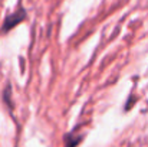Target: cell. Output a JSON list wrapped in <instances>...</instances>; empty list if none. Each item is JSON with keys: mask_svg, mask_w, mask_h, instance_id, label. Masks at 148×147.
Returning a JSON list of instances; mask_svg holds the SVG:
<instances>
[{"mask_svg": "<svg viewBox=\"0 0 148 147\" xmlns=\"http://www.w3.org/2000/svg\"><path fill=\"white\" fill-rule=\"evenodd\" d=\"M26 19V10L25 7H19L16 12H13L12 14H9L6 19H4V23H3V32H9L12 30L14 26H17L20 22H23Z\"/></svg>", "mask_w": 148, "mask_h": 147, "instance_id": "obj_1", "label": "cell"}, {"mask_svg": "<svg viewBox=\"0 0 148 147\" xmlns=\"http://www.w3.org/2000/svg\"><path fill=\"white\" fill-rule=\"evenodd\" d=\"M63 140H65V147H76L82 140V134L76 133V130H75V131L66 134Z\"/></svg>", "mask_w": 148, "mask_h": 147, "instance_id": "obj_2", "label": "cell"}]
</instances>
